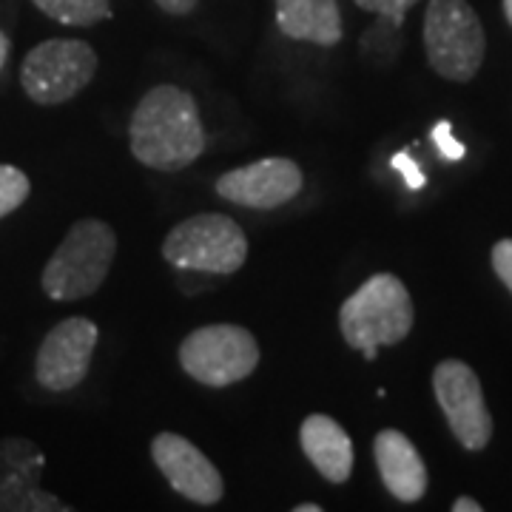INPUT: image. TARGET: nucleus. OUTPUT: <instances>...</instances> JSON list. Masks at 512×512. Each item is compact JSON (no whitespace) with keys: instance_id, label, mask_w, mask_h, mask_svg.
<instances>
[{"instance_id":"nucleus-1","label":"nucleus","mask_w":512,"mask_h":512,"mask_svg":"<svg viewBox=\"0 0 512 512\" xmlns=\"http://www.w3.org/2000/svg\"><path fill=\"white\" fill-rule=\"evenodd\" d=\"M131 154L148 168L174 174L205 151V128L194 94L180 86L148 89L128 123Z\"/></svg>"},{"instance_id":"nucleus-2","label":"nucleus","mask_w":512,"mask_h":512,"mask_svg":"<svg viewBox=\"0 0 512 512\" xmlns=\"http://www.w3.org/2000/svg\"><path fill=\"white\" fill-rule=\"evenodd\" d=\"M413 299L396 274H373L359 291L345 299L339 311V330L348 348L376 362L379 348H393L413 330Z\"/></svg>"},{"instance_id":"nucleus-3","label":"nucleus","mask_w":512,"mask_h":512,"mask_svg":"<svg viewBox=\"0 0 512 512\" xmlns=\"http://www.w3.org/2000/svg\"><path fill=\"white\" fill-rule=\"evenodd\" d=\"M117 254V234L109 222L80 220L69 228V234L49 256L40 285L55 302H77L89 299L103 288L111 262Z\"/></svg>"},{"instance_id":"nucleus-4","label":"nucleus","mask_w":512,"mask_h":512,"mask_svg":"<svg viewBox=\"0 0 512 512\" xmlns=\"http://www.w3.org/2000/svg\"><path fill=\"white\" fill-rule=\"evenodd\" d=\"M424 52L433 72L470 83L487 55V35L467 0H430L424 12Z\"/></svg>"},{"instance_id":"nucleus-5","label":"nucleus","mask_w":512,"mask_h":512,"mask_svg":"<svg viewBox=\"0 0 512 512\" xmlns=\"http://www.w3.org/2000/svg\"><path fill=\"white\" fill-rule=\"evenodd\" d=\"M163 256L180 271L228 276L248 259V237L225 214H197L177 222L163 239Z\"/></svg>"},{"instance_id":"nucleus-6","label":"nucleus","mask_w":512,"mask_h":512,"mask_svg":"<svg viewBox=\"0 0 512 512\" xmlns=\"http://www.w3.org/2000/svg\"><path fill=\"white\" fill-rule=\"evenodd\" d=\"M97 74V52L86 40L55 37L37 43L20 66V86L37 106H60L83 92Z\"/></svg>"},{"instance_id":"nucleus-7","label":"nucleus","mask_w":512,"mask_h":512,"mask_svg":"<svg viewBox=\"0 0 512 512\" xmlns=\"http://www.w3.org/2000/svg\"><path fill=\"white\" fill-rule=\"evenodd\" d=\"M180 365L205 387H231L259 365V342L242 325H205L191 330L180 345Z\"/></svg>"},{"instance_id":"nucleus-8","label":"nucleus","mask_w":512,"mask_h":512,"mask_svg":"<svg viewBox=\"0 0 512 512\" xmlns=\"http://www.w3.org/2000/svg\"><path fill=\"white\" fill-rule=\"evenodd\" d=\"M433 393L458 444L470 453L484 450L493 439V416L476 370L461 359H444L433 370Z\"/></svg>"},{"instance_id":"nucleus-9","label":"nucleus","mask_w":512,"mask_h":512,"mask_svg":"<svg viewBox=\"0 0 512 512\" xmlns=\"http://www.w3.org/2000/svg\"><path fill=\"white\" fill-rule=\"evenodd\" d=\"M100 330L86 316H69L46 333L35 356V379L52 393H66L89 376Z\"/></svg>"},{"instance_id":"nucleus-10","label":"nucleus","mask_w":512,"mask_h":512,"mask_svg":"<svg viewBox=\"0 0 512 512\" xmlns=\"http://www.w3.org/2000/svg\"><path fill=\"white\" fill-rule=\"evenodd\" d=\"M302 185H305V174L293 160L265 157L234 171H225L214 188L225 202L254 208V211H271L296 200Z\"/></svg>"},{"instance_id":"nucleus-11","label":"nucleus","mask_w":512,"mask_h":512,"mask_svg":"<svg viewBox=\"0 0 512 512\" xmlns=\"http://www.w3.org/2000/svg\"><path fill=\"white\" fill-rule=\"evenodd\" d=\"M151 458L157 470L171 484L174 493H180L185 501H194L202 507L220 504L225 495L220 470L211 464V458L194 447L180 433H157L151 441Z\"/></svg>"},{"instance_id":"nucleus-12","label":"nucleus","mask_w":512,"mask_h":512,"mask_svg":"<svg viewBox=\"0 0 512 512\" xmlns=\"http://www.w3.org/2000/svg\"><path fill=\"white\" fill-rule=\"evenodd\" d=\"M46 458L35 441H0V512H69L57 495L40 487Z\"/></svg>"},{"instance_id":"nucleus-13","label":"nucleus","mask_w":512,"mask_h":512,"mask_svg":"<svg viewBox=\"0 0 512 512\" xmlns=\"http://www.w3.org/2000/svg\"><path fill=\"white\" fill-rule=\"evenodd\" d=\"M373 458L387 493L402 504H416L427 493V467L416 444L399 430H382L373 439Z\"/></svg>"},{"instance_id":"nucleus-14","label":"nucleus","mask_w":512,"mask_h":512,"mask_svg":"<svg viewBox=\"0 0 512 512\" xmlns=\"http://www.w3.org/2000/svg\"><path fill=\"white\" fill-rule=\"evenodd\" d=\"M299 444L316 473L330 484H345L353 473V441L348 430L325 413H313L299 427Z\"/></svg>"},{"instance_id":"nucleus-15","label":"nucleus","mask_w":512,"mask_h":512,"mask_svg":"<svg viewBox=\"0 0 512 512\" xmlns=\"http://www.w3.org/2000/svg\"><path fill=\"white\" fill-rule=\"evenodd\" d=\"M276 26L291 40H305L316 46H336L345 26L336 0H276Z\"/></svg>"},{"instance_id":"nucleus-16","label":"nucleus","mask_w":512,"mask_h":512,"mask_svg":"<svg viewBox=\"0 0 512 512\" xmlns=\"http://www.w3.org/2000/svg\"><path fill=\"white\" fill-rule=\"evenodd\" d=\"M46 18L63 26H94L111 18L109 0H32Z\"/></svg>"},{"instance_id":"nucleus-17","label":"nucleus","mask_w":512,"mask_h":512,"mask_svg":"<svg viewBox=\"0 0 512 512\" xmlns=\"http://www.w3.org/2000/svg\"><path fill=\"white\" fill-rule=\"evenodd\" d=\"M29 191H32V183L20 168L0 163V220L18 211L20 205L29 200Z\"/></svg>"},{"instance_id":"nucleus-18","label":"nucleus","mask_w":512,"mask_h":512,"mask_svg":"<svg viewBox=\"0 0 512 512\" xmlns=\"http://www.w3.org/2000/svg\"><path fill=\"white\" fill-rule=\"evenodd\" d=\"M359 9H365L370 15H376V18H387L393 20V23H404V15L419 3V0H353Z\"/></svg>"},{"instance_id":"nucleus-19","label":"nucleus","mask_w":512,"mask_h":512,"mask_svg":"<svg viewBox=\"0 0 512 512\" xmlns=\"http://www.w3.org/2000/svg\"><path fill=\"white\" fill-rule=\"evenodd\" d=\"M433 143L439 146L441 157L450 160V163H458V160L467 154V148L461 146L456 137H453V123H450V120L436 123V128H433Z\"/></svg>"},{"instance_id":"nucleus-20","label":"nucleus","mask_w":512,"mask_h":512,"mask_svg":"<svg viewBox=\"0 0 512 512\" xmlns=\"http://www.w3.org/2000/svg\"><path fill=\"white\" fill-rule=\"evenodd\" d=\"M493 271L504 282V288L512 293V239H501L493 245Z\"/></svg>"},{"instance_id":"nucleus-21","label":"nucleus","mask_w":512,"mask_h":512,"mask_svg":"<svg viewBox=\"0 0 512 512\" xmlns=\"http://www.w3.org/2000/svg\"><path fill=\"white\" fill-rule=\"evenodd\" d=\"M393 165H396V168L402 171L404 180H407V185H410L413 191H419L421 185H424V174H421L419 165L413 163V160H410L407 154H396V157H393Z\"/></svg>"},{"instance_id":"nucleus-22","label":"nucleus","mask_w":512,"mask_h":512,"mask_svg":"<svg viewBox=\"0 0 512 512\" xmlns=\"http://www.w3.org/2000/svg\"><path fill=\"white\" fill-rule=\"evenodd\" d=\"M200 0H157V6L168 12V15H177V18H183L188 12H194V6H197Z\"/></svg>"},{"instance_id":"nucleus-23","label":"nucleus","mask_w":512,"mask_h":512,"mask_svg":"<svg viewBox=\"0 0 512 512\" xmlns=\"http://www.w3.org/2000/svg\"><path fill=\"white\" fill-rule=\"evenodd\" d=\"M484 507L478 504L476 498H467V495H461V498H456L453 501V512H481Z\"/></svg>"},{"instance_id":"nucleus-24","label":"nucleus","mask_w":512,"mask_h":512,"mask_svg":"<svg viewBox=\"0 0 512 512\" xmlns=\"http://www.w3.org/2000/svg\"><path fill=\"white\" fill-rule=\"evenodd\" d=\"M9 52H12V43H9L6 32L0 29V69L6 66V60H9Z\"/></svg>"},{"instance_id":"nucleus-25","label":"nucleus","mask_w":512,"mask_h":512,"mask_svg":"<svg viewBox=\"0 0 512 512\" xmlns=\"http://www.w3.org/2000/svg\"><path fill=\"white\" fill-rule=\"evenodd\" d=\"M319 510H322L319 504H296V507H293V512H319Z\"/></svg>"},{"instance_id":"nucleus-26","label":"nucleus","mask_w":512,"mask_h":512,"mask_svg":"<svg viewBox=\"0 0 512 512\" xmlns=\"http://www.w3.org/2000/svg\"><path fill=\"white\" fill-rule=\"evenodd\" d=\"M504 15H507V23L512 26V0H504Z\"/></svg>"}]
</instances>
